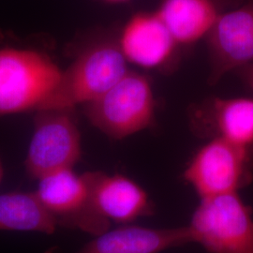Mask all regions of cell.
<instances>
[{
	"label": "cell",
	"mask_w": 253,
	"mask_h": 253,
	"mask_svg": "<svg viewBox=\"0 0 253 253\" xmlns=\"http://www.w3.org/2000/svg\"><path fill=\"white\" fill-rule=\"evenodd\" d=\"M2 178H3V166H2V162L0 160V183L2 181Z\"/></svg>",
	"instance_id": "e0dca14e"
},
{
	"label": "cell",
	"mask_w": 253,
	"mask_h": 253,
	"mask_svg": "<svg viewBox=\"0 0 253 253\" xmlns=\"http://www.w3.org/2000/svg\"><path fill=\"white\" fill-rule=\"evenodd\" d=\"M84 175L94 207L110 222L126 224L152 213L146 191L130 178L101 172H85Z\"/></svg>",
	"instance_id": "9c48e42d"
},
{
	"label": "cell",
	"mask_w": 253,
	"mask_h": 253,
	"mask_svg": "<svg viewBox=\"0 0 253 253\" xmlns=\"http://www.w3.org/2000/svg\"><path fill=\"white\" fill-rule=\"evenodd\" d=\"M192 243L189 227L154 229L123 225L104 233L75 253H160Z\"/></svg>",
	"instance_id": "8fae6325"
},
{
	"label": "cell",
	"mask_w": 253,
	"mask_h": 253,
	"mask_svg": "<svg viewBox=\"0 0 253 253\" xmlns=\"http://www.w3.org/2000/svg\"><path fill=\"white\" fill-rule=\"evenodd\" d=\"M35 193L57 226L79 229L95 236L110 229V221L94 207L84 173L79 175L73 168L42 176Z\"/></svg>",
	"instance_id": "52a82bcc"
},
{
	"label": "cell",
	"mask_w": 253,
	"mask_h": 253,
	"mask_svg": "<svg viewBox=\"0 0 253 253\" xmlns=\"http://www.w3.org/2000/svg\"><path fill=\"white\" fill-rule=\"evenodd\" d=\"M239 74L240 78L244 81L245 84L249 86L251 90L253 91V63L236 71Z\"/></svg>",
	"instance_id": "9a60e30c"
},
{
	"label": "cell",
	"mask_w": 253,
	"mask_h": 253,
	"mask_svg": "<svg viewBox=\"0 0 253 253\" xmlns=\"http://www.w3.org/2000/svg\"><path fill=\"white\" fill-rule=\"evenodd\" d=\"M188 227L209 253H253L252 210L237 192L201 199Z\"/></svg>",
	"instance_id": "3957f363"
},
{
	"label": "cell",
	"mask_w": 253,
	"mask_h": 253,
	"mask_svg": "<svg viewBox=\"0 0 253 253\" xmlns=\"http://www.w3.org/2000/svg\"><path fill=\"white\" fill-rule=\"evenodd\" d=\"M102 1H106L109 3H124V2H126L128 0H102Z\"/></svg>",
	"instance_id": "2e32d148"
},
{
	"label": "cell",
	"mask_w": 253,
	"mask_h": 253,
	"mask_svg": "<svg viewBox=\"0 0 253 253\" xmlns=\"http://www.w3.org/2000/svg\"><path fill=\"white\" fill-rule=\"evenodd\" d=\"M242 0H163L157 11L177 44L208 36L219 16Z\"/></svg>",
	"instance_id": "7c38bea8"
},
{
	"label": "cell",
	"mask_w": 253,
	"mask_h": 253,
	"mask_svg": "<svg viewBox=\"0 0 253 253\" xmlns=\"http://www.w3.org/2000/svg\"><path fill=\"white\" fill-rule=\"evenodd\" d=\"M118 44L126 61L148 69L165 63L177 45L158 12H141L129 19Z\"/></svg>",
	"instance_id": "30bf717a"
},
{
	"label": "cell",
	"mask_w": 253,
	"mask_h": 253,
	"mask_svg": "<svg viewBox=\"0 0 253 253\" xmlns=\"http://www.w3.org/2000/svg\"><path fill=\"white\" fill-rule=\"evenodd\" d=\"M252 149L214 137L201 147L184 178L201 199L237 192L252 178Z\"/></svg>",
	"instance_id": "8992f818"
},
{
	"label": "cell",
	"mask_w": 253,
	"mask_h": 253,
	"mask_svg": "<svg viewBox=\"0 0 253 253\" xmlns=\"http://www.w3.org/2000/svg\"><path fill=\"white\" fill-rule=\"evenodd\" d=\"M155 101L149 80L140 73L126 72L98 99L84 104V115L91 124L116 140L150 126Z\"/></svg>",
	"instance_id": "7a4b0ae2"
},
{
	"label": "cell",
	"mask_w": 253,
	"mask_h": 253,
	"mask_svg": "<svg viewBox=\"0 0 253 253\" xmlns=\"http://www.w3.org/2000/svg\"><path fill=\"white\" fill-rule=\"evenodd\" d=\"M62 71L33 50H0V114L38 110L59 81Z\"/></svg>",
	"instance_id": "277c9868"
},
{
	"label": "cell",
	"mask_w": 253,
	"mask_h": 253,
	"mask_svg": "<svg viewBox=\"0 0 253 253\" xmlns=\"http://www.w3.org/2000/svg\"><path fill=\"white\" fill-rule=\"evenodd\" d=\"M197 127L241 147H253V99H214L195 114Z\"/></svg>",
	"instance_id": "4fadbf2b"
},
{
	"label": "cell",
	"mask_w": 253,
	"mask_h": 253,
	"mask_svg": "<svg viewBox=\"0 0 253 253\" xmlns=\"http://www.w3.org/2000/svg\"><path fill=\"white\" fill-rule=\"evenodd\" d=\"M210 56L209 83L253 63V0H242L227 9L208 36Z\"/></svg>",
	"instance_id": "ba28073f"
},
{
	"label": "cell",
	"mask_w": 253,
	"mask_h": 253,
	"mask_svg": "<svg viewBox=\"0 0 253 253\" xmlns=\"http://www.w3.org/2000/svg\"><path fill=\"white\" fill-rule=\"evenodd\" d=\"M56 227V221L35 192H9L0 195V231L52 235Z\"/></svg>",
	"instance_id": "5bb4252c"
},
{
	"label": "cell",
	"mask_w": 253,
	"mask_h": 253,
	"mask_svg": "<svg viewBox=\"0 0 253 253\" xmlns=\"http://www.w3.org/2000/svg\"><path fill=\"white\" fill-rule=\"evenodd\" d=\"M127 72L118 42L104 41L86 48L66 71L37 111L74 109L98 99Z\"/></svg>",
	"instance_id": "6da1fadb"
},
{
	"label": "cell",
	"mask_w": 253,
	"mask_h": 253,
	"mask_svg": "<svg viewBox=\"0 0 253 253\" xmlns=\"http://www.w3.org/2000/svg\"><path fill=\"white\" fill-rule=\"evenodd\" d=\"M81 154V135L73 109L38 111L25 161L30 177L39 180L51 172L73 168Z\"/></svg>",
	"instance_id": "5b68a950"
}]
</instances>
